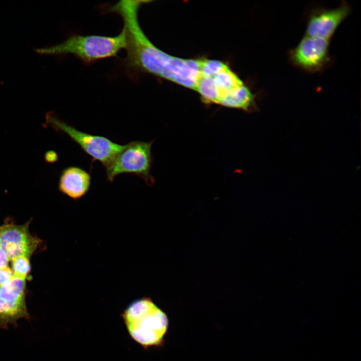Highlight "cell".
Wrapping results in <instances>:
<instances>
[{
    "label": "cell",
    "instance_id": "cell-12",
    "mask_svg": "<svg viewBox=\"0 0 361 361\" xmlns=\"http://www.w3.org/2000/svg\"><path fill=\"white\" fill-rule=\"evenodd\" d=\"M13 277V271L9 267L0 268V286L9 282Z\"/></svg>",
    "mask_w": 361,
    "mask_h": 361
},
{
    "label": "cell",
    "instance_id": "cell-6",
    "mask_svg": "<svg viewBox=\"0 0 361 361\" xmlns=\"http://www.w3.org/2000/svg\"><path fill=\"white\" fill-rule=\"evenodd\" d=\"M329 41L305 35L297 46L289 51V61L308 73L322 71L331 62Z\"/></svg>",
    "mask_w": 361,
    "mask_h": 361
},
{
    "label": "cell",
    "instance_id": "cell-8",
    "mask_svg": "<svg viewBox=\"0 0 361 361\" xmlns=\"http://www.w3.org/2000/svg\"><path fill=\"white\" fill-rule=\"evenodd\" d=\"M350 12L351 8L345 2L334 9L312 10L308 16L305 35L330 40Z\"/></svg>",
    "mask_w": 361,
    "mask_h": 361
},
{
    "label": "cell",
    "instance_id": "cell-13",
    "mask_svg": "<svg viewBox=\"0 0 361 361\" xmlns=\"http://www.w3.org/2000/svg\"><path fill=\"white\" fill-rule=\"evenodd\" d=\"M45 158L47 162L53 163L58 160V156L55 151L50 150L46 153Z\"/></svg>",
    "mask_w": 361,
    "mask_h": 361
},
{
    "label": "cell",
    "instance_id": "cell-4",
    "mask_svg": "<svg viewBox=\"0 0 361 361\" xmlns=\"http://www.w3.org/2000/svg\"><path fill=\"white\" fill-rule=\"evenodd\" d=\"M152 143L133 141L125 144L106 168L107 179L112 182L119 174L133 173L142 178L147 185L152 186L154 182L151 174Z\"/></svg>",
    "mask_w": 361,
    "mask_h": 361
},
{
    "label": "cell",
    "instance_id": "cell-7",
    "mask_svg": "<svg viewBox=\"0 0 361 361\" xmlns=\"http://www.w3.org/2000/svg\"><path fill=\"white\" fill-rule=\"evenodd\" d=\"M25 280L13 276L0 286V329L17 324L22 318L29 319L25 300Z\"/></svg>",
    "mask_w": 361,
    "mask_h": 361
},
{
    "label": "cell",
    "instance_id": "cell-1",
    "mask_svg": "<svg viewBox=\"0 0 361 361\" xmlns=\"http://www.w3.org/2000/svg\"><path fill=\"white\" fill-rule=\"evenodd\" d=\"M223 62L208 59H185L170 55L157 47L146 58L147 73L198 92L202 99L213 91Z\"/></svg>",
    "mask_w": 361,
    "mask_h": 361
},
{
    "label": "cell",
    "instance_id": "cell-11",
    "mask_svg": "<svg viewBox=\"0 0 361 361\" xmlns=\"http://www.w3.org/2000/svg\"><path fill=\"white\" fill-rule=\"evenodd\" d=\"M11 260L13 276L25 280L31 270L29 258L21 256Z\"/></svg>",
    "mask_w": 361,
    "mask_h": 361
},
{
    "label": "cell",
    "instance_id": "cell-14",
    "mask_svg": "<svg viewBox=\"0 0 361 361\" xmlns=\"http://www.w3.org/2000/svg\"><path fill=\"white\" fill-rule=\"evenodd\" d=\"M9 259L5 251L0 247V268L8 266Z\"/></svg>",
    "mask_w": 361,
    "mask_h": 361
},
{
    "label": "cell",
    "instance_id": "cell-9",
    "mask_svg": "<svg viewBox=\"0 0 361 361\" xmlns=\"http://www.w3.org/2000/svg\"><path fill=\"white\" fill-rule=\"evenodd\" d=\"M30 222L21 225L7 223L1 226L0 247L9 260L21 256L29 258L39 244V239L29 231Z\"/></svg>",
    "mask_w": 361,
    "mask_h": 361
},
{
    "label": "cell",
    "instance_id": "cell-10",
    "mask_svg": "<svg viewBox=\"0 0 361 361\" xmlns=\"http://www.w3.org/2000/svg\"><path fill=\"white\" fill-rule=\"evenodd\" d=\"M90 186V174L82 168L72 166L62 171L58 188L64 195L78 200L88 193Z\"/></svg>",
    "mask_w": 361,
    "mask_h": 361
},
{
    "label": "cell",
    "instance_id": "cell-3",
    "mask_svg": "<svg viewBox=\"0 0 361 361\" xmlns=\"http://www.w3.org/2000/svg\"><path fill=\"white\" fill-rule=\"evenodd\" d=\"M124 30L115 36L72 35L64 42L50 47L37 49L43 55L71 54L85 63L116 56L126 47Z\"/></svg>",
    "mask_w": 361,
    "mask_h": 361
},
{
    "label": "cell",
    "instance_id": "cell-2",
    "mask_svg": "<svg viewBox=\"0 0 361 361\" xmlns=\"http://www.w3.org/2000/svg\"><path fill=\"white\" fill-rule=\"evenodd\" d=\"M130 336L145 348L163 346L168 327L167 314L149 297L132 301L121 314Z\"/></svg>",
    "mask_w": 361,
    "mask_h": 361
},
{
    "label": "cell",
    "instance_id": "cell-5",
    "mask_svg": "<svg viewBox=\"0 0 361 361\" xmlns=\"http://www.w3.org/2000/svg\"><path fill=\"white\" fill-rule=\"evenodd\" d=\"M44 124L45 127L50 126L57 131L65 133L90 156L93 161H99L105 168L125 146V145L115 143L104 136L79 131L59 119L53 112L47 114Z\"/></svg>",
    "mask_w": 361,
    "mask_h": 361
},
{
    "label": "cell",
    "instance_id": "cell-15",
    "mask_svg": "<svg viewBox=\"0 0 361 361\" xmlns=\"http://www.w3.org/2000/svg\"><path fill=\"white\" fill-rule=\"evenodd\" d=\"M1 226H0V230H1Z\"/></svg>",
    "mask_w": 361,
    "mask_h": 361
}]
</instances>
